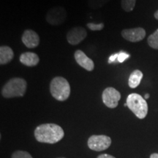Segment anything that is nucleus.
I'll use <instances>...</instances> for the list:
<instances>
[{"label":"nucleus","instance_id":"19","mask_svg":"<svg viewBox=\"0 0 158 158\" xmlns=\"http://www.w3.org/2000/svg\"><path fill=\"white\" fill-rule=\"evenodd\" d=\"M86 27H88L90 30L92 31H100L104 28V23H88L86 24Z\"/></svg>","mask_w":158,"mask_h":158},{"label":"nucleus","instance_id":"24","mask_svg":"<svg viewBox=\"0 0 158 158\" xmlns=\"http://www.w3.org/2000/svg\"><path fill=\"white\" fill-rule=\"evenodd\" d=\"M155 18L157 20H158V10H157L155 13Z\"/></svg>","mask_w":158,"mask_h":158},{"label":"nucleus","instance_id":"14","mask_svg":"<svg viewBox=\"0 0 158 158\" xmlns=\"http://www.w3.org/2000/svg\"><path fill=\"white\" fill-rule=\"evenodd\" d=\"M142 78H143V73L139 70H135L130 74L128 79V85L130 88L135 89L139 86Z\"/></svg>","mask_w":158,"mask_h":158},{"label":"nucleus","instance_id":"10","mask_svg":"<svg viewBox=\"0 0 158 158\" xmlns=\"http://www.w3.org/2000/svg\"><path fill=\"white\" fill-rule=\"evenodd\" d=\"M21 40L27 48H35L40 44V37L36 31L31 29H27L23 31Z\"/></svg>","mask_w":158,"mask_h":158},{"label":"nucleus","instance_id":"15","mask_svg":"<svg viewBox=\"0 0 158 158\" xmlns=\"http://www.w3.org/2000/svg\"><path fill=\"white\" fill-rule=\"evenodd\" d=\"M110 0H89L88 6L92 10L101 8L104 5L109 2Z\"/></svg>","mask_w":158,"mask_h":158},{"label":"nucleus","instance_id":"18","mask_svg":"<svg viewBox=\"0 0 158 158\" xmlns=\"http://www.w3.org/2000/svg\"><path fill=\"white\" fill-rule=\"evenodd\" d=\"M11 158H32L31 155L27 152L15 151L13 153Z\"/></svg>","mask_w":158,"mask_h":158},{"label":"nucleus","instance_id":"2","mask_svg":"<svg viewBox=\"0 0 158 158\" xmlns=\"http://www.w3.org/2000/svg\"><path fill=\"white\" fill-rule=\"evenodd\" d=\"M27 83L23 78H13L4 85L1 94L5 98L23 97L26 93Z\"/></svg>","mask_w":158,"mask_h":158},{"label":"nucleus","instance_id":"3","mask_svg":"<svg viewBox=\"0 0 158 158\" xmlns=\"http://www.w3.org/2000/svg\"><path fill=\"white\" fill-rule=\"evenodd\" d=\"M50 92L53 98L59 101L68 100L70 94V86L68 80L61 76L55 77L50 84Z\"/></svg>","mask_w":158,"mask_h":158},{"label":"nucleus","instance_id":"17","mask_svg":"<svg viewBox=\"0 0 158 158\" xmlns=\"http://www.w3.org/2000/svg\"><path fill=\"white\" fill-rule=\"evenodd\" d=\"M135 2L136 0H121V6L125 12H131L135 7Z\"/></svg>","mask_w":158,"mask_h":158},{"label":"nucleus","instance_id":"7","mask_svg":"<svg viewBox=\"0 0 158 158\" xmlns=\"http://www.w3.org/2000/svg\"><path fill=\"white\" fill-rule=\"evenodd\" d=\"M120 99L121 94L114 87H108L102 92V102L108 108H115L117 107Z\"/></svg>","mask_w":158,"mask_h":158},{"label":"nucleus","instance_id":"11","mask_svg":"<svg viewBox=\"0 0 158 158\" xmlns=\"http://www.w3.org/2000/svg\"><path fill=\"white\" fill-rule=\"evenodd\" d=\"M74 57L78 64L87 71H92L94 68V63L90 58L81 50H77L74 54Z\"/></svg>","mask_w":158,"mask_h":158},{"label":"nucleus","instance_id":"6","mask_svg":"<svg viewBox=\"0 0 158 158\" xmlns=\"http://www.w3.org/2000/svg\"><path fill=\"white\" fill-rule=\"evenodd\" d=\"M87 144L89 148L93 151H103L109 148L111 138L105 135H93L88 139Z\"/></svg>","mask_w":158,"mask_h":158},{"label":"nucleus","instance_id":"25","mask_svg":"<svg viewBox=\"0 0 158 158\" xmlns=\"http://www.w3.org/2000/svg\"><path fill=\"white\" fill-rule=\"evenodd\" d=\"M149 94H145V97H144V99H148L149 98Z\"/></svg>","mask_w":158,"mask_h":158},{"label":"nucleus","instance_id":"23","mask_svg":"<svg viewBox=\"0 0 158 158\" xmlns=\"http://www.w3.org/2000/svg\"><path fill=\"white\" fill-rule=\"evenodd\" d=\"M150 158H158V154L157 153H153L150 155Z\"/></svg>","mask_w":158,"mask_h":158},{"label":"nucleus","instance_id":"12","mask_svg":"<svg viewBox=\"0 0 158 158\" xmlns=\"http://www.w3.org/2000/svg\"><path fill=\"white\" fill-rule=\"evenodd\" d=\"M20 62L27 67H35L38 64L40 58L38 55L33 52H25L19 57Z\"/></svg>","mask_w":158,"mask_h":158},{"label":"nucleus","instance_id":"13","mask_svg":"<svg viewBox=\"0 0 158 158\" xmlns=\"http://www.w3.org/2000/svg\"><path fill=\"white\" fill-rule=\"evenodd\" d=\"M14 57V53L10 47L2 45L0 47V64L5 65L10 62Z\"/></svg>","mask_w":158,"mask_h":158},{"label":"nucleus","instance_id":"9","mask_svg":"<svg viewBox=\"0 0 158 158\" xmlns=\"http://www.w3.org/2000/svg\"><path fill=\"white\" fill-rule=\"evenodd\" d=\"M122 36L124 39L127 40L130 42H139L146 36L145 29L141 27L133 29H125L122 31Z\"/></svg>","mask_w":158,"mask_h":158},{"label":"nucleus","instance_id":"16","mask_svg":"<svg viewBox=\"0 0 158 158\" xmlns=\"http://www.w3.org/2000/svg\"><path fill=\"white\" fill-rule=\"evenodd\" d=\"M147 42L151 48L158 50V29L149 35L147 39Z\"/></svg>","mask_w":158,"mask_h":158},{"label":"nucleus","instance_id":"5","mask_svg":"<svg viewBox=\"0 0 158 158\" xmlns=\"http://www.w3.org/2000/svg\"><path fill=\"white\" fill-rule=\"evenodd\" d=\"M68 14L67 11L63 7L56 6L51 8L47 12L45 20L49 24L58 26L62 24L66 21Z\"/></svg>","mask_w":158,"mask_h":158},{"label":"nucleus","instance_id":"26","mask_svg":"<svg viewBox=\"0 0 158 158\" xmlns=\"http://www.w3.org/2000/svg\"><path fill=\"white\" fill-rule=\"evenodd\" d=\"M124 106H125V107H126V106H127V103H124Z\"/></svg>","mask_w":158,"mask_h":158},{"label":"nucleus","instance_id":"27","mask_svg":"<svg viewBox=\"0 0 158 158\" xmlns=\"http://www.w3.org/2000/svg\"><path fill=\"white\" fill-rule=\"evenodd\" d=\"M59 158H65V157H59Z\"/></svg>","mask_w":158,"mask_h":158},{"label":"nucleus","instance_id":"1","mask_svg":"<svg viewBox=\"0 0 158 158\" xmlns=\"http://www.w3.org/2000/svg\"><path fill=\"white\" fill-rule=\"evenodd\" d=\"M64 135V130L56 124H43L35 130V139L40 143H56L61 141Z\"/></svg>","mask_w":158,"mask_h":158},{"label":"nucleus","instance_id":"22","mask_svg":"<svg viewBox=\"0 0 158 158\" xmlns=\"http://www.w3.org/2000/svg\"><path fill=\"white\" fill-rule=\"evenodd\" d=\"M98 158H116V157H114V156L112 155H108V154H102V155H99Z\"/></svg>","mask_w":158,"mask_h":158},{"label":"nucleus","instance_id":"4","mask_svg":"<svg viewBox=\"0 0 158 158\" xmlns=\"http://www.w3.org/2000/svg\"><path fill=\"white\" fill-rule=\"evenodd\" d=\"M126 103L127 107L138 118H144L148 114V104L140 94L132 93L128 95Z\"/></svg>","mask_w":158,"mask_h":158},{"label":"nucleus","instance_id":"21","mask_svg":"<svg viewBox=\"0 0 158 158\" xmlns=\"http://www.w3.org/2000/svg\"><path fill=\"white\" fill-rule=\"evenodd\" d=\"M118 53H116V54H114L110 55V56H109V58H108V63H109V64H110V63L115 62V61L118 58Z\"/></svg>","mask_w":158,"mask_h":158},{"label":"nucleus","instance_id":"20","mask_svg":"<svg viewBox=\"0 0 158 158\" xmlns=\"http://www.w3.org/2000/svg\"><path fill=\"white\" fill-rule=\"evenodd\" d=\"M118 54L117 61H118V62H119V63L124 62L126 59H128L130 57V54H127V53L125 52V51H120Z\"/></svg>","mask_w":158,"mask_h":158},{"label":"nucleus","instance_id":"8","mask_svg":"<svg viewBox=\"0 0 158 158\" xmlns=\"http://www.w3.org/2000/svg\"><path fill=\"white\" fill-rule=\"evenodd\" d=\"M87 32L82 27H75L67 33V40L72 45H78L86 37Z\"/></svg>","mask_w":158,"mask_h":158}]
</instances>
